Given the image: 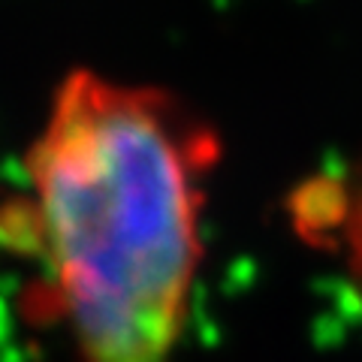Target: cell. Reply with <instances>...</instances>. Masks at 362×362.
<instances>
[{"label": "cell", "instance_id": "obj_1", "mask_svg": "<svg viewBox=\"0 0 362 362\" xmlns=\"http://www.w3.org/2000/svg\"><path fill=\"white\" fill-rule=\"evenodd\" d=\"M218 139L185 103L70 73L28 151L49 299L76 362H169L185 332Z\"/></svg>", "mask_w": 362, "mask_h": 362}]
</instances>
